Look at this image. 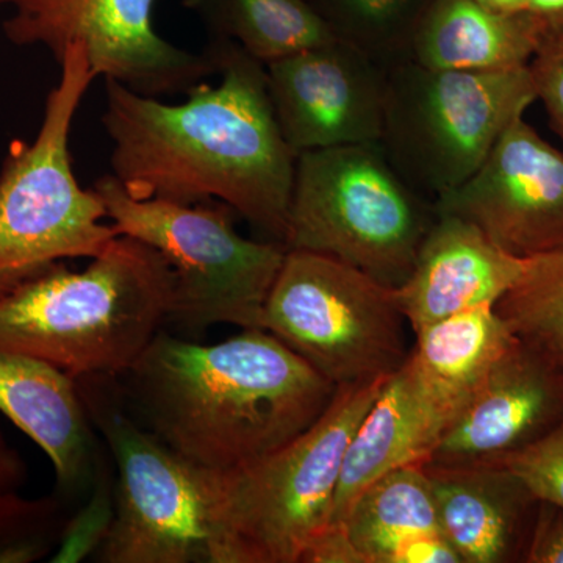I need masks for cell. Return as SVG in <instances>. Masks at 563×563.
Returning a JSON list of instances; mask_svg holds the SVG:
<instances>
[{
  "label": "cell",
  "mask_w": 563,
  "mask_h": 563,
  "mask_svg": "<svg viewBox=\"0 0 563 563\" xmlns=\"http://www.w3.org/2000/svg\"><path fill=\"white\" fill-rule=\"evenodd\" d=\"M92 424L114 465V515L96 561L102 563L209 562L207 470L185 461L128 410L77 379Z\"/></svg>",
  "instance_id": "cell-10"
},
{
  "label": "cell",
  "mask_w": 563,
  "mask_h": 563,
  "mask_svg": "<svg viewBox=\"0 0 563 563\" xmlns=\"http://www.w3.org/2000/svg\"><path fill=\"white\" fill-rule=\"evenodd\" d=\"M435 217L380 141L307 151L296 158L285 247L329 255L399 288Z\"/></svg>",
  "instance_id": "cell-6"
},
{
  "label": "cell",
  "mask_w": 563,
  "mask_h": 563,
  "mask_svg": "<svg viewBox=\"0 0 563 563\" xmlns=\"http://www.w3.org/2000/svg\"><path fill=\"white\" fill-rule=\"evenodd\" d=\"M550 29L531 10L503 13L477 0H435L415 33L410 60L472 73L523 68Z\"/></svg>",
  "instance_id": "cell-18"
},
{
  "label": "cell",
  "mask_w": 563,
  "mask_h": 563,
  "mask_svg": "<svg viewBox=\"0 0 563 563\" xmlns=\"http://www.w3.org/2000/svg\"><path fill=\"white\" fill-rule=\"evenodd\" d=\"M487 9L503 11V13H517V11L529 10L528 0H477Z\"/></svg>",
  "instance_id": "cell-31"
},
{
  "label": "cell",
  "mask_w": 563,
  "mask_h": 563,
  "mask_svg": "<svg viewBox=\"0 0 563 563\" xmlns=\"http://www.w3.org/2000/svg\"><path fill=\"white\" fill-rule=\"evenodd\" d=\"M514 257L563 251V152L517 118L468 180L433 201Z\"/></svg>",
  "instance_id": "cell-12"
},
{
  "label": "cell",
  "mask_w": 563,
  "mask_h": 563,
  "mask_svg": "<svg viewBox=\"0 0 563 563\" xmlns=\"http://www.w3.org/2000/svg\"><path fill=\"white\" fill-rule=\"evenodd\" d=\"M107 470L106 463L96 457L90 499L69 517L51 562H80L101 547L114 515V485Z\"/></svg>",
  "instance_id": "cell-24"
},
{
  "label": "cell",
  "mask_w": 563,
  "mask_h": 563,
  "mask_svg": "<svg viewBox=\"0 0 563 563\" xmlns=\"http://www.w3.org/2000/svg\"><path fill=\"white\" fill-rule=\"evenodd\" d=\"M209 41L220 84L195 85L184 102L106 80L111 174L133 198L225 203L285 246L298 155L274 117L266 66L231 41Z\"/></svg>",
  "instance_id": "cell-1"
},
{
  "label": "cell",
  "mask_w": 563,
  "mask_h": 563,
  "mask_svg": "<svg viewBox=\"0 0 563 563\" xmlns=\"http://www.w3.org/2000/svg\"><path fill=\"white\" fill-rule=\"evenodd\" d=\"M266 84L296 155L383 139L387 70L343 41L269 63Z\"/></svg>",
  "instance_id": "cell-13"
},
{
  "label": "cell",
  "mask_w": 563,
  "mask_h": 563,
  "mask_svg": "<svg viewBox=\"0 0 563 563\" xmlns=\"http://www.w3.org/2000/svg\"><path fill=\"white\" fill-rule=\"evenodd\" d=\"M523 562L563 563V509L539 501Z\"/></svg>",
  "instance_id": "cell-27"
},
{
  "label": "cell",
  "mask_w": 563,
  "mask_h": 563,
  "mask_svg": "<svg viewBox=\"0 0 563 563\" xmlns=\"http://www.w3.org/2000/svg\"><path fill=\"white\" fill-rule=\"evenodd\" d=\"M155 0H0L2 31L14 46L46 47L60 62L73 44L87 51L98 77L152 98L188 92L220 76L214 44L181 49L154 25Z\"/></svg>",
  "instance_id": "cell-11"
},
{
  "label": "cell",
  "mask_w": 563,
  "mask_h": 563,
  "mask_svg": "<svg viewBox=\"0 0 563 563\" xmlns=\"http://www.w3.org/2000/svg\"><path fill=\"white\" fill-rule=\"evenodd\" d=\"M120 235L154 247L174 272L169 321L203 329H263V310L287 247L236 232L235 211L220 201L179 203L129 195L113 174L92 185Z\"/></svg>",
  "instance_id": "cell-7"
},
{
  "label": "cell",
  "mask_w": 563,
  "mask_h": 563,
  "mask_svg": "<svg viewBox=\"0 0 563 563\" xmlns=\"http://www.w3.org/2000/svg\"><path fill=\"white\" fill-rule=\"evenodd\" d=\"M495 309L518 340L563 373V251L526 258L520 279Z\"/></svg>",
  "instance_id": "cell-22"
},
{
  "label": "cell",
  "mask_w": 563,
  "mask_h": 563,
  "mask_svg": "<svg viewBox=\"0 0 563 563\" xmlns=\"http://www.w3.org/2000/svg\"><path fill=\"white\" fill-rule=\"evenodd\" d=\"M301 563H365L361 551L339 525H329L303 551Z\"/></svg>",
  "instance_id": "cell-28"
},
{
  "label": "cell",
  "mask_w": 563,
  "mask_h": 563,
  "mask_svg": "<svg viewBox=\"0 0 563 563\" xmlns=\"http://www.w3.org/2000/svg\"><path fill=\"white\" fill-rule=\"evenodd\" d=\"M528 7L551 27H563V0H528Z\"/></svg>",
  "instance_id": "cell-30"
},
{
  "label": "cell",
  "mask_w": 563,
  "mask_h": 563,
  "mask_svg": "<svg viewBox=\"0 0 563 563\" xmlns=\"http://www.w3.org/2000/svg\"><path fill=\"white\" fill-rule=\"evenodd\" d=\"M121 376L146 426L214 473L265 457L306 432L336 387L265 329L214 344L158 332Z\"/></svg>",
  "instance_id": "cell-2"
},
{
  "label": "cell",
  "mask_w": 563,
  "mask_h": 563,
  "mask_svg": "<svg viewBox=\"0 0 563 563\" xmlns=\"http://www.w3.org/2000/svg\"><path fill=\"white\" fill-rule=\"evenodd\" d=\"M523 266L525 261L496 246L473 222L437 213L412 273L396 288L399 306L418 332L453 314L498 306Z\"/></svg>",
  "instance_id": "cell-15"
},
{
  "label": "cell",
  "mask_w": 563,
  "mask_h": 563,
  "mask_svg": "<svg viewBox=\"0 0 563 563\" xmlns=\"http://www.w3.org/2000/svg\"><path fill=\"white\" fill-rule=\"evenodd\" d=\"M537 101L531 69H387L383 144L415 190L435 201L470 179L510 122Z\"/></svg>",
  "instance_id": "cell-8"
},
{
  "label": "cell",
  "mask_w": 563,
  "mask_h": 563,
  "mask_svg": "<svg viewBox=\"0 0 563 563\" xmlns=\"http://www.w3.org/2000/svg\"><path fill=\"white\" fill-rule=\"evenodd\" d=\"M306 2H307V0H306Z\"/></svg>",
  "instance_id": "cell-32"
},
{
  "label": "cell",
  "mask_w": 563,
  "mask_h": 563,
  "mask_svg": "<svg viewBox=\"0 0 563 563\" xmlns=\"http://www.w3.org/2000/svg\"><path fill=\"white\" fill-rule=\"evenodd\" d=\"M27 481V465L22 455L0 432V490H18Z\"/></svg>",
  "instance_id": "cell-29"
},
{
  "label": "cell",
  "mask_w": 563,
  "mask_h": 563,
  "mask_svg": "<svg viewBox=\"0 0 563 563\" xmlns=\"http://www.w3.org/2000/svg\"><path fill=\"white\" fill-rule=\"evenodd\" d=\"M47 95L32 141L13 140L0 168V296L68 258H95L120 233L107 224L95 188L74 174L69 140L81 101L98 74L73 44Z\"/></svg>",
  "instance_id": "cell-5"
},
{
  "label": "cell",
  "mask_w": 563,
  "mask_h": 563,
  "mask_svg": "<svg viewBox=\"0 0 563 563\" xmlns=\"http://www.w3.org/2000/svg\"><path fill=\"white\" fill-rule=\"evenodd\" d=\"M440 531L462 563L523 561L539 499L503 463L426 462Z\"/></svg>",
  "instance_id": "cell-16"
},
{
  "label": "cell",
  "mask_w": 563,
  "mask_h": 563,
  "mask_svg": "<svg viewBox=\"0 0 563 563\" xmlns=\"http://www.w3.org/2000/svg\"><path fill=\"white\" fill-rule=\"evenodd\" d=\"M537 99L542 101L554 132L563 141V27H551L529 63Z\"/></svg>",
  "instance_id": "cell-26"
},
{
  "label": "cell",
  "mask_w": 563,
  "mask_h": 563,
  "mask_svg": "<svg viewBox=\"0 0 563 563\" xmlns=\"http://www.w3.org/2000/svg\"><path fill=\"white\" fill-rule=\"evenodd\" d=\"M396 288L318 252L287 250L262 328L340 387L391 376L409 355Z\"/></svg>",
  "instance_id": "cell-9"
},
{
  "label": "cell",
  "mask_w": 563,
  "mask_h": 563,
  "mask_svg": "<svg viewBox=\"0 0 563 563\" xmlns=\"http://www.w3.org/2000/svg\"><path fill=\"white\" fill-rule=\"evenodd\" d=\"M539 501L563 509V420L536 443L501 462Z\"/></svg>",
  "instance_id": "cell-25"
},
{
  "label": "cell",
  "mask_w": 563,
  "mask_h": 563,
  "mask_svg": "<svg viewBox=\"0 0 563 563\" xmlns=\"http://www.w3.org/2000/svg\"><path fill=\"white\" fill-rule=\"evenodd\" d=\"M336 525L365 563H398L415 539L442 532L426 463H409L377 477Z\"/></svg>",
  "instance_id": "cell-19"
},
{
  "label": "cell",
  "mask_w": 563,
  "mask_h": 563,
  "mask_svg": "<svg viewBox=\"0 0 563 563\" xmlns=\"http://www.w3.org/2000/svg\"><path fill=\"white\" fill-rule=\"evenodd\" d=\"M0 412L49 457L58 495L68 499L90 483L98 455L77 379L38 358L0 352Z\"/></svg>",
  "instance_id": "cell-17"
},
{
  "label": "cell",
  "mask_w": 563,
  "mask_h": 563,
  "mask_svg": "<svg viewBox=\"0 0 563 563\" xmlns=\"http://www.w3.org/2000/svg\"><path fill=\"white\" fill-rule=\"evenodd\" d=\"M174 290L162 254L118 235L84 272L57 263L0 296V352L74 379L121 376L172 318Z\"/></svg>",
  "instance_id": "cell-3"
},
{
  "label": "cell",
  "mask_w": 563,
  "mask_h": 563,
  "mask_svg": "<svg viewBox=\"0 0 563 563\" xmlns=\"http://www.w3.org/2000/svg\"><path fill=\"white\" fill-rule=\"evenodd\" d=\"M388 377L340 385L306 432L265 457L207 470L209 563H301L331 521L347 446Z\"/></svg>",
  "instance_id": "cell-4"
},
{
  "label": "cell",
  "mask_w": 563,
  "mask_h": 563,
  "mask_svg": "<svg viewBox=\"0 0 563 563\" xmlns=\"http://www.w3.org/2000/svg\"><path fill=\"white\" fill-rule=\"evenodd\" d=\"M563 420V373L517 339L442 437L439 465L501 463Z\"/></svg>",
  "instance_id": "cell-14"
},
{
  "label": "cell",
  "mask_w": 563,
  "mask_h": 563,
  "mask_svg": "<svg viewBox=\"0 0 563 563\" xmlns=\"http://www.w3.org/2000/svg\"><path fill=\"white\" fill-rule=\"evenodd\" d=\"M333 36L385 70L410 60L422 18L435 0H307Z\"/></svg>",
  "instance_id": "cell-21"
},
{
  "label": "cell",
  "mask_w": 563,
  "mask_h": 563,
  "mask_svg": "<svg viewBox=\"0 0 563 563\" xmlns=\"http://www.w3.org/2000/svg\"><path fill=\"white\" fill-rule=\"evenodd\" d=\"M66 498L55 493L38 499L0 490V563H32L49 558L69 520Z\"/></svg>",
  "instance_id": "cell-23"
},
{
  "label": "cell",
  "mask_w": 563,
  "mask_h": 563,
  "mask_svg": "<svg viewBox=\"0 0 563 563\" xmlns=\"http://www.w3.org/2000/svg\"><path fill=\"white\" fill-rule=\"evenodd\" d=\"M184 7L210 40L231 41L265 66L336 40L306 0H184Z\"/></svg>",
  "instance_id": "cell-20"
}]
</instances>
